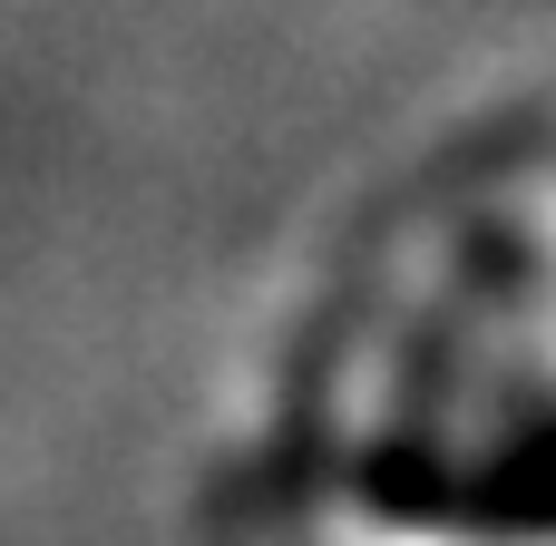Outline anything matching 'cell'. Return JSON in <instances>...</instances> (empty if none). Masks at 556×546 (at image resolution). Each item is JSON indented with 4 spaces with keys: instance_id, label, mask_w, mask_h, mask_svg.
Here are the masks:
<instances>
[{
    "instance_id": "cell-1",
    "label": "cell",
    "mask_w": 556,
    "mask_h": 546,
    "mask_svg": "<svg viewBox=\"0 0 556 546\" xmlns=\"http://www.w3.org/2000/svg\"><path fill=\"white\" fill-rule=\"evenodd\" d=\"M371 508L381 518H410V528H469V537H556V430L518 440L508 459L489 469H440L430 449H381L362 469Z\"/></svg>"
}]
</instances>
